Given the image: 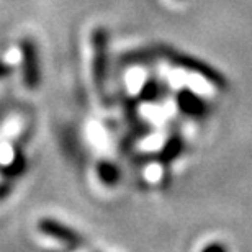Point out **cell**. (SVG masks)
<instances>
[{"mask_svg": "<svg viewBox=\"0 0 252 252\" xmlns=\"http://www.w3.org/2000/svg\"><path fill=\"white\" fill-rule=\"evenodd\" d=\"M92 46H94V80L95 87L100 92L103 90L105 79H107V64H108V33L105 28H97L92 33Z\"/></svg>", "mask_w": 252, "mask_h": 252, "instance_id": "6da1fadb", "label": "cell"}, {"mask_svg": "<svg viewBox=\"0 0 252 252\" xmlns=\"http://www.w3.org/2000/svg\"><path fill=\"white\" fill-rule=\"evenodd\" d=\"M22 54H23V80L28 89H36L39 85V64L38 53L32 39L22 41Z\"/></svg>", "mask_w": 252, "mask_h": 252, "instance_id": "277c9868", "label": "cell"}, {"mask_svg": "<svg viewBox=\"0 0 252 252\" xmlns=\"http://www.w3.org/2000/svg\"><path fill=\"white\" fill-rule=\"evenodd\" d=\"M180 103H182L184 110H187V112L191 115H200L205 112V103L201 102L196 95L190 94V92H187V94L184 92L180 95Z\"/></svg>", "mask_w": 252, "mask_h": 252, "instance_id": "5b68a950", "label": "cell"}, {"mask_svg": "<svg viewBox=\"0 0 252 252\" xmlns=\"http://www.w3.org/2000/svg\"><path fill=\"white\" fill-rule=\"evenodd\" d=\"M180 151H182V141H180L179 138H174L167 146H165V149L162 153V158L165 160H170V159H174L175 156L180 153Z\"/></svg>", "mask_w": 252, "mask_h": 252, "instance_id": "8992f818", "label": "cell"}, {"mask_svg": "<svg viewBox=\"0 0 252 252\" xmlns=\"http://www.w3.org/2000/svg\"><path fill=\"white\" fill-rule=\"evenodd\" d=\"M172 59L180 65V67H185L187 70H191V72L200 74L201 77L208 80L210 84L216 85L218 89H226V77H223V74H220L216 69L210 67L208 64L201 63L198 59L182 56V54H174Z\"/></svg>", "mask_w": 252, "mask_h": 252, "instance_id": "3957f363", "label": "cell"}, {"mask_svg": "<svg viewBox=\"0 0 252 252\" xmlns=\"http://www.w3.org/2000/svg\"><path fill=\"white\" fill-rule=\"evenodd\" d=\"M38 229L41 231L43 234H46L49 238L69 246V248H77V246L82 244V238H80L74 229L67 228V226H64L63 223H59L56 220H51V218L39 220Z\"/></svg>", "mask_w": 252, "mask_h": 252, "instance_id": "7a4b0ae2", "label": "cell"}, {"mask_svg": "<svg viewBox=\"0 0 252 252\" xmlns=\"http://www.w3.org/2000/svg\"><path fill=\"white\" fill-rule=\"evenodd\" d=\"M10 72H12V69H10V65L0 63V79L5 77V75H8Z\"/></svg>", "mask_w": 252, "mask_h": 252, "instance_id": "52a82bcc", "label": "cell"}]
</instances>
